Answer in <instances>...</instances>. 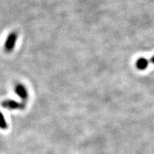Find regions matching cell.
<instances>
[{
	"instance_id": "cell-3",
	"label": "cell",
	"mask_w": 154,
	"mask_h": 154,
	"mask_svg": "<svg viewBox=\"0 0 154 154\" xmlns=\"http://www.w3.org/2000/svg\"><path fill=\"white\" fill-rule=\"evenodd\" d=\"M14 92L22 100V102L26 103V101H27L29 99V93L26 86L24 84H21V83L17 84L14 87Z\"/></svg>"
},
{
	"instance_id": "cell-5",
	"label": "cell",
	"mask_w": 154,
	"mask_h": 154,
	"mask_svg": "<svg viewBox=\"0 0 154 154\" xmlns=\"http://www.w3.org/2000/svg\"><path fill=\"white\" fill-rule=\"evenodd\" d=\"M0 128L2 130H6L8 128V124L1 111H0Z\"/></svg>"
},
{
	"instance_id": "cell-1",
	"label": "cell",
	"mask_w": 154,
	"mask_h": 154,
	"mask_svg": "<svg viewBox=\"0 0 154 154\" xmlns=\"http://www.w3.org/2000/svg\"><path fill=\"white\" fill-rule=\"evenodd\" d=\"M18 39V33L17 32H11L7 36L6 41L5 42V45H4V49H5V52L11 53L12 52L13 50L14 49L16 43Z\"/></svg>"
},
{
	"instance_id": "cell-4",
	"label": "cell",
	"mask_w": 154,
	"mask_h": 154,
	"mask_svg": "<svg viewBox=\"0 0 154 154\" xmlns=\"http://www.w3.org/2000/svg\"><path fill=\"white\" fill-rule=\"evenodd\" d=\"M150 63H152V64H154V56H153L151 59H146V58L141 57L138 59L136 60V63H135V65H136V67L137 68L138 70L143 71L145 70L149 66Z\"/></svg>"
},
{
	"instance_id": "cell-2",
	"label": "cell",
	"mask_w": 154,
	"mask_h": 154,
	"mask_svg": "<svg viewBox=\"0 0 154 154\" xmlns=\"http://www.w3.org/2000/svg\"><path fill=\"white\" fill-rule=\"evenodd\" d=\"M2 106L8 110H24L26 103L18 102L12 99H7L2 102Z\"/></svg>"
}]
</instances>
